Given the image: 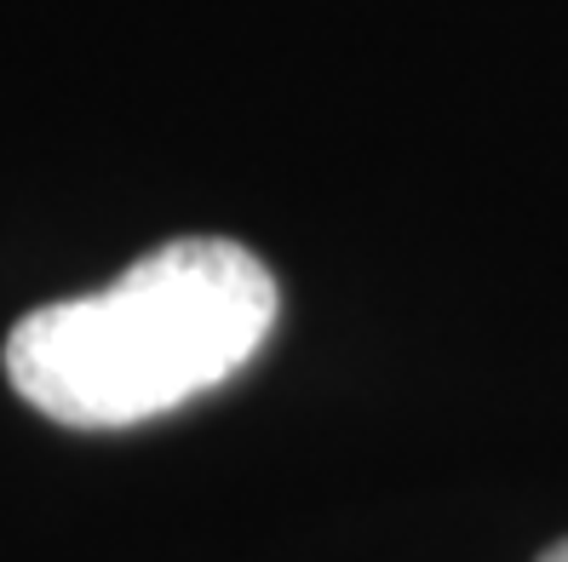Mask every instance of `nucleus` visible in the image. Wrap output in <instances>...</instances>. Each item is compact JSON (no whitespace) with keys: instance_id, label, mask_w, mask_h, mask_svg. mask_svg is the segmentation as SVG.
I'll return each instance as SVG.
<instances>
[{"instance_id":"nucleus-1","label":"nucleus","mask_w":568,"mask_h":562,"mask_svg":"<svg viewBox=\"0 0 568 562\" xmlns=\"http://www.w3.org/2000/svg\"><path fill=\"white\" fill-rule=\"evenodd\" d=\"M282 310L276 276L219 236L144 253L110 287L29 310L7 339V379L75 431L161 419L258 356Z\"/></svg>"},{"instance_id":"nucleus-2","label":"nucleus","mask_w":568,"mask_h":562,"mask_svg":"<svg viewBox=\"0 0 568 562\" xmlns=\"http://www.w3.org/2000/svg\"><path fill=\"white\" fill-rule=\"evenodd\" d=\"M540 562H568V540H562V545H551V551H546Z\"/></svg>"}]
</instances>
